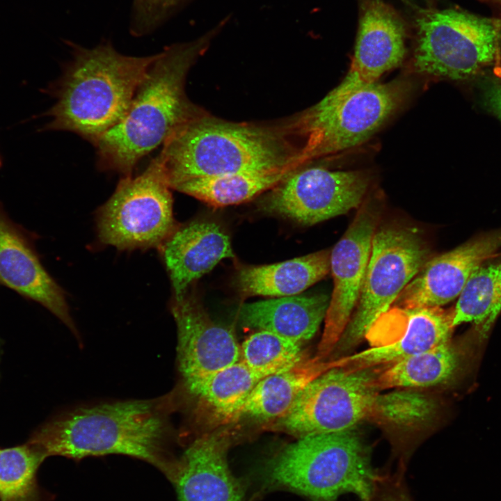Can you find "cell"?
<instances>
[{
  "label": "cell",
  "instance_id": "cell-1",
  "mask_svg": "<svg viewBox=\"0 0 501 501\" xmlns=\"http://www.w3.org/2000/svg\"><path fill=\"white\" fill-rule=\"evenodd\" d=\"M170 392L149 399L106 401L69 408L39 427L28 440L47 457L80 459L123 454L170 469L175 437Z\"/></svg>",
  "mask_w": 501,
  "mask_h": 501
},
{
  "label": "cell",
  "instance_id": "cell-2",
  "mask_svg": "<svg viewBox=\"0 0 501 501\" xmlns=\"http://www.w3.org/2000/svg\"><path fill=\"white\" fill-rule=\"evenodd\" d=\"M225 24L173 44L149 67L122 119L94 144L100 168L130 175L136 164L181 127L206 113L185 93L186 75Z\"/></svg>",
  "mask_w": 501,
  "mask_h": 501
},
{
  "label": "cell",
  "instance_id": "cell-3",
  "mask_svg": "<svg viewBox=\"0 0 501 501\" xmlns=\"http://www.w3.org/2000/svg\"><path fill=\"white\" fill-rule=\"evenodd\" d=\"M292 136L286 124L234 122L206 113L173 134L160 153L173 189L194 178L301 168Z\"/></svg>",
  "mask_w": 501,
  "mask_h": 501
},
{
  "label": "cell",
  "instance_id": "cell-4",
  "mask_svg": "<svg viewBox=\"0 0 501 501\" xmlns=\"http://www.w3.org/2000/svg\"><path fill=\"white\" fill-rule=\"evenodd\" d=\"M70 45L72 60L45 90L56 100L41 115L50 121L40 131H70L95 144L124 116L159 53L127 56L109 42L90 49Z\"/></svg>",
  "mask_w": 501,
  "mask_h": 501
},
{
  "label": "cell",
  "instance_id": "cell-5",
  "mask_svg": "<svg viewBox=\"0 0 501 501\" xmlns=\"http://www.w3.org/2000/svg\"><path fill=\"white\" fill-rule=\"evenodd\" d=\"M268 475L312 501H337L344 493L370 501L380 477L351 429L299 438L273 459Z\"/></svg>",
  "mask_w": 501,
  "mask_h": 501
},
{
  "label": "cell",
  "instance_id": "cell-6",
  "mask_svg": "<svg viewBox=\"0 0 501 501\" xmlns=\"http://www.w3.org/2000/svg\"><path fill=\"white\" fill-rule=\"evenodd\" d=\"M410 90L399 79L376 83L342 98H323L287 122L302 138L301 161L339 154L368 140L406 100Z\"/></svg>",
  "mask_w": 501,
  "mask_h": 501
},
{
  "label": "cell",
  "instance_id": "cell-7",
  "mask_svg": "<svg viewBox=\"0 0 501 501\" xmlns=\"http://www.w3.org/2000/svg\"><path fill=\"white\" fill-rule=\"evenodd\" d=\"M417 71L451 80L468 79L496 64L501 54V17L459 9L429 10L416 20Z\"/></svg>",
  "mask_w": 501,
  "mask_h": 501
},
{
  "label": "cell",
  "instance_id": "cell-8",
  "mask_svg": "<svg viewBox=\"0 0 501 501\" xmlns=\"http://www.w3.org/2000/svg\"><path fill=\"white\" fill-rule=\"evenodd\" d=\"M430 257L429 246L418 228L379 223L372 237L359 299L333 351L346 353L365 338Z\"/></svg>",
  "mask_w": 501,
  "mask_h": 501
},
{
  "label": "cell",
  "instance_id": "cell-9",
  "mask_svg": "<svg viewBox=\"0 0 501 501\" xmlns=\"http://www.w3.org/2000/svg\"><path fill=\"white\" fill-rule=\"evenodd\" d=\"M171 189L159 153L140 175L122 179L99 209L100 241L120 250L159 248L175 230Z\"/></svg>",
  "mask_w": 501,
  "mask_h": 501
},
{
  "label": "cell",
  "instance_id": "cell-10",
  "mask_svg": "<svg viewBox=\"0 0 501 501\" xmlns=\"http://www.w3.org/2000/svg\"><path fill=\"white\" fill-rule=\"evenodd\" d=\"M378 371L332 368L312 380L272 429L299 438L352 429L368 420Z\"/></svg>",
  "mask_w": 501,
  "mask_h": 501
},
{
  "label": "cell",
  "instance_id": "cell-11",
  "mask_svg": "<svg viewBox=\"0 0 501 501\" xmlns=\"http://www.w3.org/2000/svg\"><path fill=\"white\" fill-rule=\"evenodd\" d=\"M371 177L362 170H331L323 167L296 169L262 200L267 212L311 225L358 208Z\"/></svg>",
  "mask_w": 501,
  "mask_h": 501
},
{
  "label": "cell",
  "instance_id": "cell-12",
  "mask_svg": "<svg viewBox=\"0 0 501 501\" xmlns=\"http://www.w3.org/2000/svg\"><path fill=\"white\" fill-rule=\"evenodd\" d=\"M379 200L365 198L343 236L331 250L333 289L315 357L324 360L333 351L359 299L372 237L380 223Z\"/></svg>",
  "mask_w": 501,
  "mask_h": 501
},
{
  "label": "cell",
  "instance_id": "cell-13",
  "mask_svg": "<svg viewBox=\"0 0 501 501\" xmlns=\"http://www.w3.org/2000/svg\"><path fill=\"white\" fill-rule=\"evenodd\" d=\"M453 308L392 306L366 337L372 347L330 361L331 368L362 369L390 365L451 340Z\"/></svg>",
  "mask_w": 501,
  "mask_h": 501
},
{
  "label": "cell",
  "instance_id": "cell-14",
  "mask_svg": "<svg viewBox=\"0 0 501 501\" xmlns=\"http://www.w3.org/2000/svg\"><path fill=\"white\" fill-rule=\"evenodd\" d=\"M170 311L177 327V366L180 377L173 392L180 396L240 360L241 351L232 331L214 321L194 294L187 292L173 297Z\"/></svg>",
  "mask_w": 501,
  "mask_h": 501
},
{
  "label": "cell",
  "instance_id": "cell-15",
  "mask_svg": "<svg viewBox=\"0 0 501 501\" xmlns=\"http://www.w3.org/2000/svg\"><path fill=\"white\" fill-rule=\"evenodd\" d=\"M405 38L404 25L390 7L378 0L369 2L360 18L348 73L324 98L340 99L377 83L385 72L402 62Z\"/></svg>",
  "mask_w": 501,
  "mask_h": 501
},
{
  "label": "cell",
  "instance_id": "cell-16",
  "mask_svg": "<svg viewBox=\"0 0 501 501\" xmlns=\"http://www.w3.org/2000/svg\"><path fill=\"white\" fill-rule=\"evenodd\" d=\"M500 248L501 229H499L430 257L392 306L441 307L448 303L459 296L473 272Z\"/></svg>",
  "mask_w": 501,
  "mask_h": 501
},
{
  "label": "cell",
  "instance_id": "cell-17",
  "mask_svg": "<svg viewBox=\"0 0 501 501\" xmlns=\"http://www.w3.org/2000/svg\"><path fill=\"white\" fill-rule=\"evenodd\" d=\"M33 241V234L13 221L0 202V284L46 308L81 343L65 293L41 264Z\"/></svg>",
  "mask_w": 501,
  "mask_h": 501
},
{
  "label": "cell",
  "instance_id": "cell-18",
  "mask_svg": "<svg viewBox=\"0 0 501 501\" xmlns=\"http://www.w3.org/2000/svg\"><path fill=\"white\" fill-rule=\"evenodd\" d=\"M230 441L229 434L219 431L204 434L188 446L177 468L179 501H241L226 459Z\"/></svg>",
  "mask_w": 501,
  "mask_h": 501
},
{
  "label": "cell",
  "instance_id": "cell-19",
  "mask_svg": "<svg viewBox=\"0 0 501 501\" xmlns=\"http://www.w3.org/2000/svg\"><path fill=\"white\" fill-rule=\"evenodd\" d=\"M159 248L173 297L185 294L191 283L222 260L234 257L228 234L218 225L206 221L175 228Z\"/></svg>",
  "mask_w": 501,
  "mask_h": 501
},
{
  "label": "cell",
  "instance_id": "cell-20",
  "mask_svg": "<svg viewBox=\"0 0 501 501\" xmlns=\"http://www.w3.org/2000/svg\"><path fill=\"white\" fill-rule=\"evenodd\" d=\"M330 296L324 294L277 297L244 304L239 319L300 344L310 340L324 321Z\"/></svg>",
  "mask_w": 501,
  "mask_h": 501
},
{
  "label": "cell",
  "instance_id": "cell-21",
  "mask_svg": "<svg viewBox=\"0 0 501 501\" xmlns=\"http://www.w3.org/2000/svg\"><path fill=\"white\" fill-rule=\"evenodd\" d=\"M484 337L476 329L461 344L449 342L408 356L379 370L376 379L379 390L415 388L445 383L463 369L476 340Z\"/></svg>",
  "mask_w": 501,
  "mask_h": 501
},
{
  "label": "cell",
  "instance_id": "cell-22",
  "mask_svg": "<svg viewBox=\"0 0 501 501\" xmlns=\"http://www.w3.org/2000/svg\"><path fill=\"white\" fill-rule=\"evenodd\" d=\"M331 250H322L282 262L240 267L234 284L244 297L298 295L330 272Z\"/></svg>",
  "mask_w": 501,
  "mask_h": 501
},
{
  "label": "cell",
  "instance_id": "cell-23",
  "mask_svg": "<svg viewBox=\"0 0 501 501\" xmlns=\"http://www.w3.org/2000/svg\"><path fill=\"white\" fill-rule=\"evenodd\" d=\"M261 379L239 360L205 378L183 395L173 397L177 411L190 402L193 413L207 416L211 424L224 425L240 418L246 399Z\"/></svg>",
  "mask_w": 501,
  "mask_h": 501
},
{
  "label": "cell",
  "instance_id": "cell-24",
  "mask_svg": "<svg viewBox=\"0 0 501 501\" xmlns=\"http://www.w3.org/2000/svg\"><path fill=\"white\" fill-rule=\"evenodd\" d=\"M330 369V364L315 356L292 368L262 379L246 399L240 418L275 422L291 408L305 388Z\"/></svg>",
  "mask_w": 501,
  "mask_h": 501
},
{
  "label": "cell",
  "instance_id": "cell-25",
  "mask_svg": "<svg viewBox=\"0 0 501 501\" xmlns=\"http://www.w3.org/2000/svg\"><path fill=\"white\" fill-rule=\"evenodd\" d=\"M295 170L283 169L198 177L182 182L173 189L211 205L224 207L246 202L271 190Z\"/></svg>",
  "mask_w": 501,
  "mask_h": 501
},
{
  "label": "cell",
  "instance_id": "cell-26",
  "mask_svg": "<svg viewBox=\"0 0 501 501\" xmlns=\"http://www.w3.org/2000/svg\"><path fill=\"white\" fill-rule=\"evenodd\" d=\"M501 310V262L482 265L470 276L452 313V324L472 322L485 336Z\"/></svg>",
  "mask_w": 501,
  "mask_h": 501
},
{
  "label": "cell",
  "instance_id": "cell-27",
  "mask_svg": "<svg viewBox=\"0 0 501 501\" xmlns=\"http://www.w3.org/2000/svg\"><path fill=\"white\" fill-rule=\"evenodd\" d=\"M45 459L29 440L0 448V501H42L37 471Z\"/></svg>",
  "mask_w": 501,
  "mask_h": 501
},
{
  "label": "cell",
  "instance_id": "cell-28",
  "mask_svg": "<svg viewBox=\"0 0 501 501\" xmlns=\"http://www.w3.org/2000/svg\"><path fill=\"white\" fill-rule=\"evenodd\" d=\"M241 360L262 379L286 371L305 358L302 344L257 330L240 346Z\"/></svg>",
  "mask_w": 501,
  "mask_h": 501
},
{
  "label": "cell",
  "instance_id": "cell-29",
  "mask_svg": "<svg viewBox=\"0 0 501 501\" xmlns=\"http://www.w3.org/2000/svg\"><path fill=\"white\" fill-rule=\"evenodd\" d=\"M437 406L431 397L413 390L375 396L368 420L397 427H411L434 417Z\"/></svg>",
  "mask_w": 501,
  "mask_h": 501
},
{
  "label": "cell",
  "instance_id": "cell-30",
  "mask_svg": "<svg viewBox=\"0 0 501 501\" xmlns=\"http://www.w3.org/2000/svg\"><path fill=\"white\" fill-rule=\"evenodd\" d=\"M184 0H133L130 32L135 36L150 33L160 26Z\"/></svg>",
  "mask_w": 501,
  "mask_h": 501
},
{
  "label": "cell",
  "instance_id": "cell-31",
  "mask_svg": "<svg viewBox=\"0 0 501 501\" xmlns=\"http://www.w3.org/2000/svg\"><path fill=\"white\" fill-rule=\"evenodd\" d=\"M401 475L380 476L370 501H412L402 482Z\"/></svg>",
  "mask_w": 501,
  "mask_h": 501
},
{
  "label": "cell",
  "instance_id": "cell-32",
  "mask_svg": "<svg viewBox=\"0 0 501 501\" xmlns=\"http://www.w3.org/2000/svg\"><path fill=\"white\" fill-rule=\"evenodd\" d=\"M487 101L493 111L501 119V84H495L489 88Z\"/></svg>",
  "mask_w": 501,
  "mask_h": 501
},
{
  "label": "cell",
  "instance_id": "cell-33",
  "mask_svg": "<svg viewBox=\"0 0 501 501\" xmlns=\"http://www.w3.org/2000/svg\"><path fill=\"white\" fill-rule=\"evenodd\" d=\"M501 11V0H478Z\"/></svg>",
  "mask_w": 501,
  "mask_h": 501
},
{
  "label": "cell",
  "instance_id": "cell-34",
  "mask_svg": "<svg viewBox=\"0 0 501 501\" xmlns=\"http://www.w3.org/2000/svg\"><path fill=\"white\" fill-rule=\"evenodd\" d=\"M496 72H498V76L501 79V55H500L498 62L497 63Z\"/></svg>",
  "mask_w": 501,
  "mask_h": 501
},
{
  "label": "cell",
  "instance_id": "cell-35",
  "mask_svg": "<svg viewBox=\"0 0 501 501\" xmlns=\"http://www.w3.org/2000/svg\"><path fill=\"white\" fill-rule=\"evenodd\" d=\"M2 164H3V160H2L1 155V154H0V168H1V167L2 166Z\"/></svg>",
  "mask_w": 501,
  "mask_h": 501
}]
</instances>
